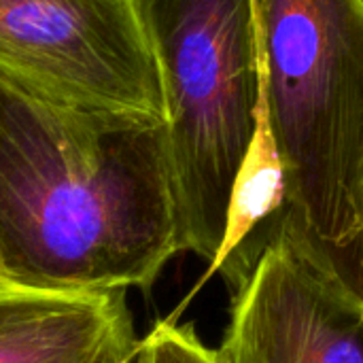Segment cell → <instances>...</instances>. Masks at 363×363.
I'll return each mask as SVG.
<instances>
[{
	"label": "cell",
	"instance_id": "cell-1",
	"mask_svg": "<svg viewBox=\"0 0 363 363\" xmlns=\"http://www.w3.org/2000/svg\"><path fill=\"white\" fill-rule=\"evenodd\" d=\"M177 253L164 123L68 108L0 74L4 279L149 294Z\"/></svg>",
	"mask_w": 363,
	"mask_h": 363
},
{
	"label": "cell",
	"instance_id": "cell-2",
	"mask_svg": "<svg viewBox=\"0 0 363 363\" xmlns=\"http://www.w3.org/2000/svg\"><path fill=\"white\" fill-rule=\"evenodd\" d=\"M287 211L332 255L357 245L363 0H253Z\"/></svg>",
	"mask_w": 363,
	"mask_h": 363
},
{
	"label": "cell",
	"instance_id": "cell-3",
	"mask_svg": "<svg viewBox=\"0 0 363 363\" xmlns=\"http://www.w3.org/2000/svg\"><path fill=\"white\" fill-rule=\"evenodd\" d=\"M164 96L181 251L215 259L264 102L253 0H136Z\"/></svg>",
	"mask_w": 363,
	"mask_h": 363
},
{
	"label": "cell",
	"instance_id": "cell-4",
	"mask_svg": "<svg viewBox=\"0 0 363 363\" xmlns=\"http://www.w3.org/2000/svg\"><path fill=\"white\" fill-rule=\"evenodd\" d=\"M0 74L68 108L166 121L136 0H0Z\"/></svg>",
	"mask_w": 363,
	"mask_h": 363
},
{
	"label": "cell",
	"instance_id": "cell-5",
	"mask_svg": "<svg viewBox=\"0 0 363 363\" xmlns=\"http://www.w3.org/2000/svg\"><path fill=\"white\" fill-rule=\"evenodd\" d=\"M221 363H363V294L287 208L253 247Z\"/></svg>",
	"mask_w": 363,
	"mask_h": 363
},
{
	"label": "cell",
	"instance_id": "cell-6",
	"mask_svg": "<svg viewBox=\"0 0 363 363\" xmlns=\"http://www.w3.org/2000/svg\"><path fill=\"white\" fill-rule=\"evenodd\" d=\"M138 347L125 291L0 283V363H125Z\"/></svg>",
	"mask_w": 363,
	"mask_h": 363
},
{
	"label": "cell",
	"instance_id": "cell-7",
	"mask_svg": "<svg viewBox=\"0 0 363 363\" xmlns=\"http://www.w3.org/2000/svg\"><path fill=\"white\" fill-rule=\"evenodd\" d=\"M285 208V166L270 130L268 108L264 100L257 117L255 136L232 185L221 247L211 262L206 277H211L213 272H223L225 281L234 285L253 245L264 234V228H268Z\"/></svg>",
	"mask_w": 363,
	"mask_h": 363
},
{
	"label": "cell",
	"instance_id": "cell-8",
	"mask_svg": "<svg viewBox=\"0 0 363 363\" xmlns=\"http://www.w3.org/2000/svg\"><path fill=\"white\" fill-rule=\"evenodd\" d=\"M140 363H221L217 351L208 349L196 334L194 325H181L174 319L157 321L140 338Z\"/></svg>",
	"mask_w": 363,
	"mask_h": 363
},
{
	"label": "cell",
	"instance_id": "cell-9",
	"mask_svg": "<svg viewBox=\"0 0 363 363\" xmlns=\"http://www.w3.org/2000/svg\"><path fill=\"white\" fill-rule=\"evenodd\" d=\"M357 219H359V238H357V242H362V257H363V160H362V168H359V181H357ZM359 287H362V294H363V281Z\"/></svg>",
	"mask_w": 363,
	"mask_h": 363
},
{
	"label": "cell",
	"instance_id": "cell-10",
	"mask_svg": "<svg viewBox=\"0 0 363 363\" xmlns=\"http://www.w3.org/2000/svg\"><path fill=\"white\" fill-rule=\"evenodd\" d=\"M125 363H140V357H138V351H136V353H134V355H132V357H130V359H128V362Z\"/></svg>",
	"mask_w": 363,
	"mask_h": 363
},
{
	"label": "cell",
	"instance_id": "cell-11",
	"mask_svg": "<svg viewBox=\"0 0 363 363\" xmlns=\"http://www.w3.org/2000/svg\"><path fill=\"white\" fill-rule=\"evenodd\" d=\"M0 283H9V281L4 279V272H2V268H0Z\"/></svg>",
	"mask_w": 363,
	"mask_h": 363
}]
</instances>
